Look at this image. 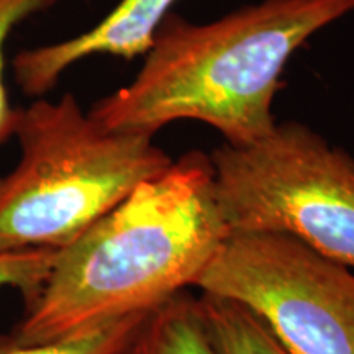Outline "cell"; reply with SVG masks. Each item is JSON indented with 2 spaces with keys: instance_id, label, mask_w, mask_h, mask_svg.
<instances>
[{
  "instance_id": "obj_1",
  "label": "cell",
  "mask_w": 354,
  "mask_h": 354,
  "mask_svg": "<svg viewBox=\"0 0 354 354\" xmlns=\"http://www.w3.org/2000/svg\"><path fill=\"white\" fill-rule=\"evenodd\" d=\"M227 232L210 156L184 154L57 250L12 336L46 343L151 313L194 287Z\"/></svg>"
},
{
  "instance_id": "obj_2",
  "label": "cell",
  "mask_w": 354,
  "mask_h": 354,
  "mask_svg": "<svg viewBox=\"0 0 354 354\" xmlns=\"http://www.w3.org/2000/svg\"><path fill=\"white\" fill-rule=\"evenodd\" d=\"M354 0H263L212 24L169 12L130 86L88 110L105 130L154 133L176 120H198L225 143L251 145L276 127L274 95L287 61Z\"/></svg>"
},
{
  "instance_id": "obj_3",
  "label": "cell",
  "mask_w": 354,
  "mask_h": 354,
  "mask_svg": "<svg viewBox=\"0 0 354 354\" xmlns=\"http://www.w3.org/2000/svg\"><path fill=\"white\" fill-rule=\"evenodd\" d=\"M20 161L0 179V253L63 250L174 161L153 136L105 130L73 94L17 109Z\"/></svg>"
},
{
  "instance_id": "obj_4",
  "label": "cell",
  "mask_w": 354,
  "mask_h": 354,
  "mask_svg": "<svg viewBox=\"0 0 354 354\" xmlns=\"http://www.w3.org/2000/svg\"><path fill=\"white\" fill-rule=\"evenodd\" d=\"M215 194L228 230L297 238L354 269V158L299 122L276 123L251 145L212 153Z\"/></svg>"
},
{
  "instance_id": "obj_5",
  "label": "cell",
  "mask_w": 354,
  "mask_h": 354,
  "mask_svg": "<svg viewBox=\"0 0 354 354\" xmlns=\"http://www.w3.org/2000/svg\"><path fill=\"white\" fill-rule=\"evenodd\" d=\"M194 287L250 310L292 354H354V269L297 238L228 230Z\"/></svg>"
},
{
  "instance_id": "obj_6",
  "label": "cell",
  "mask_w": 354,
  "mask_h": 354,
  "mask_svg": "<svg viewBox=\"0 0 354 354\" xmlns=\"http://www.w3.org/2000/svg\"><path fill=\"white\" fill-rule=\"evenodd\" d=\"M177 0H122L100 24L79 37L19 53L13 59L21 92L41 97L66 69L88 56L135 59L151 50L159 25Z\"/></svg>"
},
{
  "instance_id": "obj_7",
  "label": "cell",
  "mask_w": 354,
  "mask_h": 354,
  "mask_svg": "<svg viewBox=\"0 0 354 354\" xmlns=\"http://www.w3.org/2000/svg\"><path fill=\"white\" fill-rule=\"evenodd\" d=\"M120 354H218L198 297L180 292L145 318Z\"/></svg>"
},
{
  "instance_id": "obj_8",
  "label": "cell",
  "mask_w": 354,
  "mask_h": 354,
  "mask_svg": "<svg viewBox=\"0 0 354 354\" xmlns=\"http://www.w3.org/2000/svg\"><path fill=\"white\" fill-rule=\"evenodd\" d=\"M198 304L218 354H292L240 304L207 294L198 297Z\"/></svg>"
},
{
  "instance_id": "obj_9",
  "label": "cell",
  "mask_w": 354,
  "mask_h": 354,
  "mask_svg": "<svg viewBox=\"0 0 354 354\" xmlns=\"http://www.w3.org/2000/svg\"><path fill=\"white\" fill-rule=\"evenodd\" d=\"M149 313L110 322L99 328L46 343H21L0 335V354H120Z\"/></svg>"
},
{
  "instance_id": "obj_10",
  "label": "cell",
  "mask_w": 354,
  "mask_h": 354,
  "mask_svg": "<svg viewBox=\"0 0 354 354\" xmlns=\"http://www.w3.org/2000/svg\"><path fill=\"white\" fill-rule=\"evenodd\" d=\"M57 250L51 248H28V250L0 253V290L15 289L30 307L41 294Z\"/></svg>"
},
{
  "instance_id": "obj_11",
  "label": "cell",
  "mask_w": 354,
  "mask_h": 354,
  "mask_svg": "<svg viewBox=\"0 0 354 354\" xmlns=\"http://www.w3.org/2000/svg\"><path fill=\"white\" fill-rule=\"evenodd\" d=\"M57 0H0V148L13 136L17 109L12 107L6 87V43L10 33L21 21L48 10Z\"/></svg>"
}]
</instances>
